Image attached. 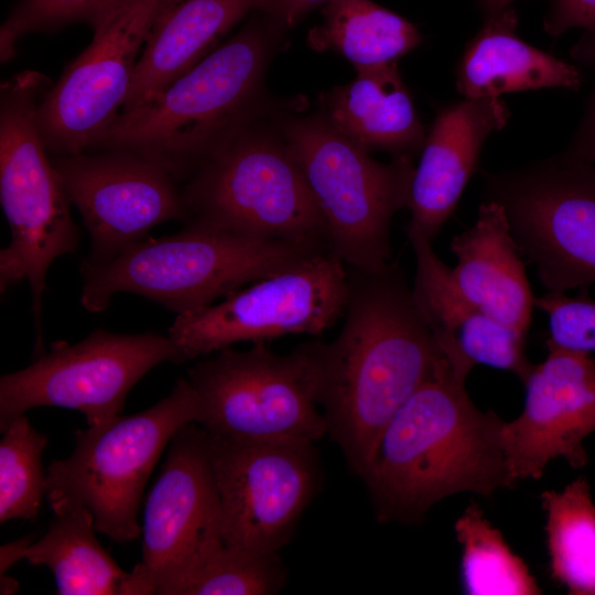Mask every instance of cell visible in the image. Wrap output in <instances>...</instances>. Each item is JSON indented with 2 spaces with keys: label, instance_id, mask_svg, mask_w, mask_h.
Masks as SVG:
<instances>
[{
  "label": "cell",
  "instance_id": "cell-16",
  "mask_svg": "<svg viewBox=\"0 0 595 595\" xmlns=\"http://www.w3.org/2000/svg\"><path fill=\"white\" fill-rule=\"evenodd\" d=\"M207 441L208 433L195 422L176 431L144 505L142 560L137 566L159 595L223 543Z\"/></svg>",
  "mask_w": 595,
  "mask_h": 595
},
{
  "label": "cell",
  "instance_id": "cell-34",
  "mask_svg": "<svg viewBox=\"0 0 595 595\" xmlns=\"http://www.w3.org/2000/svg\"><path fill=\"white\" fill-rule=\"evenodd\" d=\"M564 156L595 165V88L582 123Z\"/></svg>",
  "mask_w": 595,
  "mask_h": 595
},
{
  "label": "cell",
  "instance_id": "cell-24",
  "mask_svg": "<svg viewBox=\"0 0 595 595\" xmlns=\"http://www.w3.org/2000/svg\"><path fill=\"white\" fill-rule=\"evenodd\" d=\"M94 517L85 507L56 515L47 532L32 542L23 559L46 565L60 595H150L155 591L134 565L123 571L98 542Z\"/></svg>",
  "mask_w": 595,
  "mask_h": 595
},
{
  "label": "cell",
  "instance_id": "cell-36",
  "mask_svg": "<svg viewBox=\"0 0 595 595\" xmlns=\"http://www.w3.org/2000/svg\"><path fill=\"white\" fill-rule=\"evenodd\" d=\"M512 1L513 0H480L482 4L489 13V17L505 10Z\"/></svg>",
  "mask_w": 595,
  "mask_h": 595
},
{
  "label": "cell",
  "instance_id": "cell-8",
  "mask_svg": "<svg viewBox=\"0 0 595 595\" xmlns=\"http://www.w3.org/2000/svg\"><path fill=\"white\" fill-rule=\"evenodd\" d=\"M281 137L324 217L331 252L349 269L372 272L388 266L392 217L409 206L411 156L379 162L324 116L288 119Z\"/></svg>",
  "mask_w": 595,
  "mask_h": 595
},
{
  "label": "cell",
  "instance_id": "cell-20",
  "mask_svg": "<svg viewBox=\"0 0 595 595\" xmlns=\"http://www.w3.org/2000/svg\"><path fill=\"white\" fill-rule=\"evenodd\" d=\"M450 249L457 259L451 279L463 296L526 337L534 298L504 205L483 203L475 224L454 237Z\"/></svg>",
  "mask_w": 595,
  "mask_h": 595
},
{
  "label": "cell",
  "instance_id": "cell-26",
  "mask_svg": "<svg viewBox=\"0 0 595 595\" xmlns=\"http://www.w3.org/2000/svg\"><path fill=\"white\" fill-rule=\"evenodd\" d=\"M551 577L569 594L595 595V502L585 477L541 495Z\"/></svg>",
  "mask_w": 595,
  "mask_h": 595
},
{
  "label": "cell",
  "instance_id": "cell-6",
  "mask_svg": "<svg viewBox=\"0 0 595 595\" xmlns=\"http://www.w3.org/2000/svg\"><path fill=\"white\" fill-rule=\"evenodd\" d=\"M182 194L186 223L331 252L324 217L296 160L282 137L256 122L186 181Z\"/></svg>",
  "mask_w": 595,
  "mask_h": 595
},
{
  "label": "cell",
  "instance_id": "cell-17",
  "mask_svg": "<svg viewBox=\"0 0 595 595\" xmlns=\"http://www.w3.org/2000/svg\"><path fill=\"white\" fill-rule=\"evenodd\" d=\"M523 381L522 412L504 422L502 446L511 479L540 478L550 461L573 468L588 462L584 441L595 432V356L548 347Z\"/></svg>",
  "mask_w": 595,
  "mask_h": 595
},
{
  "label": "cell",
  "instance_id": "cell-1",
  "mask_svg": "<svg viewBox=\"0 0 595 595\" xmlns=\"http://www.w3.org/2000/svg\"><path fill=\"white\" fill-rule=\"evenodd\" d=\"M347 269L340 332L306 346L327 434L361 478L389 421L450 360L398 262L372 272Z\"/></svg>",
  "mask_w": 595,
  "mask_h": 595
},
{
  "label": "cell",
  "instance_id": "cell-21",
  "mask_svg": "<svg viewBox=\"0 0 595 595\" xmlns=\"http://www.w3.org/2000/svg\"><path fill=\"white\" fill-rule=\"evenodd\" d=\"M261 0H160L120 112L147 104L204 60Z\"/></svg>",
  "mask_w": 595,
  "mask_h": 595
},
{
  "label": "cell",
  "instance_id": "cell-3",
  "mask_svg": "<svg viewBox=\"0 0 595 595\" xmlns=\"http://www.w3.org/2000/svg\"><path fill=\"white\" fill-rule=\"evenodd\" d=\"M277 30L247 24L147 104L120 112L89 151H130L188 181L258 120Z\"/></svg>",
  "mask_w": 595,
  "mask_h": 595
},
{
  "label": "cell",
  "instance_id": "cell-4",
  "mask_svg": "<svg viewBox=\"0 0 595 595\" xmlns=\"http://www.w3.org/2000/svg\"><path fill=\"white\" fill-rule=\"evenodd\" d=\"M321 252L329 251L186 223L181 231L149 236L105 263L82 260L80 304L104 312L115 294L127 292L176 315L191 314Z\"/></svg>",
  "mask_w": 595,
  "mask_h": 595
},
{
  "label": "cell",
  "instance_id": "cell-7",
  "mask_svg": "<svg viewBox=\"0 0 595 595\" xmlns=\"http://www.w3.org/2000/svg\"><path fill=\"white\" fill-rule=\"evenodd\" d=\"M197 401L187 378L149 409L75 432L69 456L46 470V498L55 515L85 507L97 532L116 542L140 537L137 517L147 482L173 435L195 422Z\"/></svg>",
  "mask_w": 595,
  "mask_h": 595
},
{
  "label": "cell",
  "instance_id": "cell-10",
  "mask_svg": "<svg viewBox=\"0 0 595 595\" xmlns=\"http://www.w3.org/2000/svg\"><path fill=\"white\" fill-rule=\"evenodd\" d=\"M348 269L332 252L311 256L201 311L176 315L167 336L183 361L241 342L321 335L343 317Z\"/></svg>",
  "mask_w": 595,
  "mask_h": 595
},
{
  "label": "cell",
  "instance_id": "cell-12",
  "mask_svg": "<svg viewBox=\"0 0 595 595\" xmlns=\"http://www.w3.org/2000/svg\"><path fill=\"white\" fill-rule=\"evenodd\" d=\"M207 442L220 500L223 542L279 553L293 539L322 485L314 443L209 433Z\"/></svg>",
  "mask_w": 595,
  "mask_h": 595
},
{
  "label": "cell",
  "instance_id": "cell-31",
  "mask_svg": "<svg viewBox=\"0 0 595 595\" xmlns=\"http://www.w3.org/2000/svg\"><path fill=\"white\" fill-rule=\"evenodd\" d=\"M534 306L549 317L547 347L595 353V301L586 288L577 296L548 292L534 299Z\"/></svg>",
  "mask_w": 595,
  "mask_h": 595
},
{
  "label": "cell",
  "instance_id": "cell-11",
  "mask_svg": "<svg viewBox=\"0 0 595 595\" xmlns=\"http://www.w3.org/2000/svg\"><path fill=\"white\" fill-rule=\"evenodd\" d=\"M183 364L169 336L97 328L76 344L54 342L30 366L0 378V430L36 407L82 412L88 426L120 415L133 386L161 363Z\"/></svg>",
  "mask_w": 595,
  "mask_h": 595
},
{
  "label": "cell",
  "instance_id": "cell-30",
  "mask_svg": "<svg viewBox=\"0 0 595 595\" xmlns=\"http://www.w3.org/2000/svg\"><path fill=\"white\" fill-rule=\"evenodd\" d=\"M126 1L19 0L1 25V63L15 56V43L24 34L58 31L78 22L95 30Z\"/></svg>",
  "mask_w": 595,
  "mask_h": 595
},
{
  "label": "cell",
  "instance_id": "cell-15",
  "mask_svg": "<svg viewBox=\"0 0 595 595\" xmlns=\"http://www.w3.org/2000/svg\"><path fill=\"white\" fill-rule=\"evenodd\" d=\"M51 159L88 230L87 263L113 259L162 223L188 219L178 183L138 154L104 149Z\"/></svg>",
  "mask_w": 595,
  "mask_h": 595
},
{
  "label": "cell",
  "instance_id": "cell-5",
  "mask_svg": "<svg viewBox=\"0 0 595 595\" xmlns=\"http://www.w3.org/2000/svg\"><path fill=\"white\" fill-rule=\"evenodd\" d=\"M52 85L45 75L24 71L0 86V199L11 231L0 251V291L29 282L41 354L46 273L55 259L76 252L80 239L37 125L39 106Z\"/></svg>",
  "mask_w": 595,
  "mask_h": 595
},
{
  "label": "cell",
  "instance_id": "cell-23",
  "mask_svg": "<svg viewBox=\"0 0 595 595\" xmlns=\"http://www.w3.org/2000/svg\"><path fill=\"white\" fill-rule=\"evenodd\" d=\"M516 25L515 11L506 8L490 15L467 44L456 71V88L465 98L582 85L574 65L524 43L517 36Z\"/></svg>",
  "mask_w": 595,
  "mask_h": 595
},
{
  "label": "cell",
  "instance_id": "cell-33",
  "mask_svg": "<svg viewBox=\"0 0 595 595\" xmlns=\"http://www.w3.org/2000/svg\"><path fill=\"white\" fill-rule=\"evenodd\" d=\"M328 0H261L257 10L263 12L278 29L293 26L312 9Z\"/></svg>",
  "mask_w": 595,
  "mask_h": 595
},
{
  "label": "cell",
  "instance_id": "cell-13",
  "mask_svg": "<svg viewBox=\"0 0 595 595\" xmlns=\"http://www.w3.org/2000/svg\"><path fill=\"white\" fill-rule=\"evenodd\" d=\"M521 253L549 292L595 283V165L561 156L490 180Z\"/></svg>",
  "mask_w": 595,
  "mask_h": 595
},
{
  "label": "cell",
  "instance_id": "cell-19",
  "mask_svg": "<svg viewBox=\"0 0 595 595\" xmlns=\"http://www.w3.org/2000/svg\"><path fill=\"white\" fill-rule=\"evenodd\" d=\"M509 117L500 97L465 98L437 111L413 172L408 225L431 240L437 235L474 173L485 140Z\"/></svg>",
  "mask_w": 595,
  "mask_h": 595
},
{
  "label": "cell",
  "instance_id": "cell-32",
  "mask_svg": "<svg viewBox=\"0 0 595 595\" xmlns=\"http://www.w3.org/2000/svg\"><path fill=\"white\" fill-rule=\"evenodd\" d=\"M544 26L552 35L570 28L585 30L586 40L575 52L580 56L577 58L595 63V0H553Z\"/></svg>",
  "mask_w": 595,
  "mask_h": 595
},
{
  "label": "cell",
  "instance_id": "cell-25",
  "mask_svg": "<svg viewBox=\"0 0 595 595\" xmlns=\"http://www.w3.org/2000/svg\"><path fill=\"white\" fill-rule=\"evenodd\" d=\"M421 41L411 22L370 0H328L323 23L307 35L310 47L334 51L356 68L396 62Z\"/></svg>",
  "mask_w": 595,
  "mask_h": 595
},
{
  "label": "cell",
  "instance_id": "cell-35",
  "mask_svg": "<svg viewBox=\"0 0 595 595\" xmlns=\"http://www.w3.org/2000/svg\"><path fill=\"white\" fill-rule=\"evenodd\" d=\"M33 537L28 536L12 541L0 548V573L6 572L18 561L23 559L25 549L32 543Z\"/></svg>",
  "mask_w": 595,
  "mask_h": 595
},
{
  "label": "cell",
  "instance_id": "cell-2",
  "mask_svg": "<svg viewBox=\"0 0 595 595\" xmlns=\"http://www.w3.org/2000/svg\"><path fill=\"white\" fill-rule=\"evenodd\" d=\"M451 363L402 404L380 435L361 476L379 521L414 523L443 498L490 496L512 487L504 420L480 411Z\"/></svg>",
  "mask_w": 595,
  "mask_h": 595
},
{
  "label": "cell",
  "instance_id": "cell-9",
  "mask_svg": "<svg viewBox=\"0 0 595 595\" xmlns=\"http://www.w3.org/2000/svg\"><path fill=\"white\" fill-rule=\"evenodd\" d=\"M199 424L209 434L317 442L327 434L306 343L277 354L267 343L227 347L188 368Z\"/></svg>",
  "mask_w": 595,
  "mask_h": 595
},
{
  "label": "cell",
  "instance_id": "cell-22",
  "mask_svg": "<svg viewBox=\"0 0 595 595\" xmlns=\"http://www.w3.org/2000/svg\"><path fill=\"white\" fill-rule=\"evenodd\" d=\"M325 101L324 117L329 125L368 152L412 156L423 147L425 129L397 61L357 67L356 77L335 87Z\"/></svg>",
  "mask_w": 595,
  "mask_h": 595
},
{
  "label": "cell",
  "instance_id": "cell-28",
  "mask_svg": "<svg viewBox=\"0 0 595 595\" xmlns=\"http://www.w3.org/2000/svg\"><path fill=\"white\" fill-rule=\"evenodd\" d=\"M288 582L279 553L224 542L208 552L164 595H274Z\"/></svg>",
  "mask_w": 595,
  "mask_h": 595
},
{
  "label": "cell",
  "instance_id": "cell-37",
  "mask_svg": "<svg viewBox=\"0 0 595 595\" xmlns=\"http://www.w3.org/2000/svg\"><path fill=\"white\" fill-rule=\"evenodd\" d=\"M19 583L13 577L7 576L6 574L1 575V594H13L17 592Z\"/></svg>",
  "mask_w": 595,
  "mask_h": 595
},
{
  "label": "cell",
  "instance_id": "cell-27",
  "mask_svg": "<svg viewBox=\"0 0 595 595\" xmlns=\"http://www.w3.org/2000/svg\"><path fill=\"white\" fill-rule=\"evenodd\" d=\"M462 545L461 576L469 595H538L541 588L523 560L506 543L501 532L469 505L455 522Z\"/></svg>",
  "mask_w": 595,
  "mask_h": 595
},
{
  "label": "cell",
  "instance_id": "cell-29",
  "mask_svg": "<svg viewBox=\"0 0 595 595\" xmlns=\"http://www.w3.org/2000/svg\"><path fill=\"white\" fill-rule=\"evenodd\" d=\"M0 441V523L33 520L46 496L42 453L47 437L23 414L2 431Z\"/></svg>",
  "mask_w": 595,
  "mask_h": 595
},
{
  "label": "cell",
  "instance_id": "cell-14",
  "mask_svg": "<svg viewBox=\"0 0 595 595\" xmlns=\"http://www.w3.org/2000/svg\"><path fill=\"white\" fill-rule=\"evenodd\" d=\"M160 0H127L94 30L42 99L37 125L52 155L93 149L120 113Z\"/></svg>",
  "mask_w": 595,
  "mask_h": 595
},
{
  "label": "cell",
  "instance_id": "cell-18",
  "mask_svg": "<svg viewBox=\"0 0 595 595\" xmlns=\"http://www.w3.org/2000/svg\"><path fill=\"white\" fill-rule=\"evenodd\" d=\"M405 232L416 264L414 299L453 368L467 377L476 364H484L510 371L523 382L533 367L524 353L526 337L463 296L430 238L408 224Z\"/></svg>",
  "mask_w": 595,
  "mask_h": 595
}]
</instances>
